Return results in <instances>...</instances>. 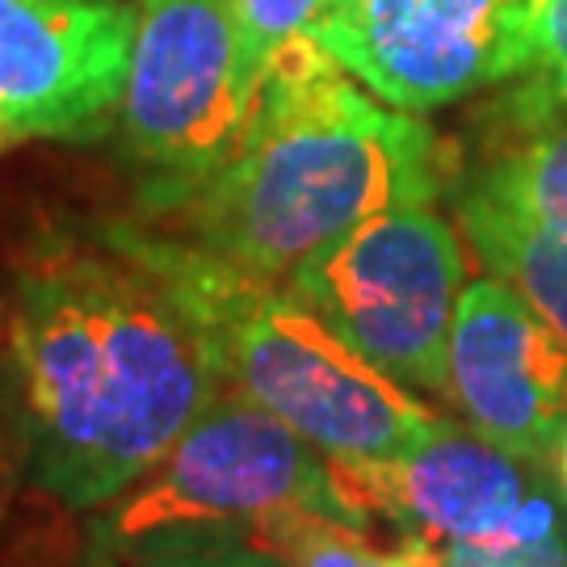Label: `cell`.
I'll use <instances>...</instances> for the list:
<instances>
[{"label":"cell","mask_w":567,"mask_h":567,"mask_svg":"<svg viewBox=\"0 0 567 567\" xmlns=\"http://www.w3.org/2000/svg\"><path fill=\"white\" fill-rule=\"evenodd\" d=\"M4 370L34 484L102 508L161 463L224 386L156 231H55L25 248Z\"/></svg>","instance_id":"6da1fadb"},{"label":"cell","mask_w":567,"mask_h":567,"mask_svg":"<svg viewBox=\"0 0 567 567\" xmlns=\"http://www.w3.org/2000/svg\"><path fill=\"white\" fill-rule=\"evenodd\" d=\"M446 185L433 126L379 102L303 34L265 63L240 152L164 219L177 224L173 236L286 282L365 219L433 203Z\"/></svg>","instance_id":"7a4b0ae2"},{"label":"cell","mask_w":567,"mask_h":567,"mask_svg":"<svg viewBox=\"0 0 567 567\" xmlns=\"http://www.w3.org/2000/svg\"><path fill=\"white\" fill-rule=\"evenodd\" d=\"M156 240L224 386L278 416L320 454L395 458L454 425L337 337L282 282L257 278L173 231H156Z\"/></svg>","instance_id":"3957f363"},{"label":"cell","mask_w":567,"mask_h":567,"mask_svg":"<svg viewBox=\"0 0 567 567\" xmlns=\"http://www.w3.org/2000/svg\"><path fill=\"white\" fill-rule=\"evenodd\" d=\"M282 513H320L365 529L328 454L240 391L219 386L161 463L102 505L93 543L105 555H135L177 534H210Z\"/></svg>","instance_id":"277c9868"},{"label":"cell","mask_w":567,"mask_h":567,"mask_svg":"<svg viewBox=\"0 0 567 567\" xmlns=\"http://www.w3.org/2000/svg\"><path fill=\"white\" fill-rule=\"evenodd\" d=\"M257 97L231 0H135L118 118L156 210L185 203L240 152Z\"/></svg>","instance_id":"5b68a950"},{"label":"cell","mask_w":567,"mask_h":567,"mask_svg":"<svg viewBox=\"0 0 567 567\" xmlns=\"http://www.w3.org/2000/svg\"><path fill=\"white\" fill-rule=\"evenodd\" d=\"M466 282L454 224L412 203L353 227L282 286L391 379L446 400L450 328Z\"/></svg>","instance_id":"8992f818"},{"label":"cell","mask_w":567,"mask_h":567,"mask_svg":"<svg viewBox=\"0 0 567 567\" xmlns=\"http://www.w3.org/2000/svg\"><path fill=\"white\" fill-rule=\"evenodd\" d=\"M517 454L450 425L395 458H332L344 501L370 517H386L408 538L433 547L517 550L567 534L555 484H543Z\"/></svg>","instance_id":"52a82bcc"},{"label":"cell","mask_w":567,"mask_h":567,"mask_svg":"<svg viewBox=\"0 0 567 567\" xmlns=\"http://www.w3.org/2000/svg\"><path fill=\"white\" fill-rule=\"evenodd\" d=\"M529 0H337L311 39L379 102L433 114L522 81Z\"/></svg>","instance_id":"ba28073f"},{"label":"cell","mask_w":567,"mask_h":567,"mask_svg":"<svg viewBox=\"0 0 567 567\" xmlns=\"http://www.w3.org/2000/svg\"><path fill=\"white\" fill-rule=\"evenodd\" d=\"M135 0H0L4 135L81 140L118 114Z\"/></svg>","instance_id":"9c48e42d"},{"label":"cell","mask_w":567,"mask_h":567,"mask_svg":"<svg viewBox=\"0 0 567 567\" xmlns=\"http://www.w3.org/2000/svg\"><path fill=\"white\" fill-rule=\"evenodd\" d=\"M446 400L480 437L529 466H550L567 429V344L492 274L463 286L446 349Z\"/></svg>","instance_id":"30bf717a"},{"label":"cell","mask_w":567,"mask_h":567,"mask_svg":"<svg viewBox=\"0 0 567 567\" xmlns=\"http://www.w3.org/2000/svg\"><path fill=\"white\" fill-rule=\"evenodd\" d=\"M458 227L487 274L513 286L567 344V240L534 227L471 185L458 194Z\"/></svg>","instance_id":"8fae6325"},{"label":"cell","mask_w":567,"mask_h":567,"mask_svg":"<svg viewBox=\"0 0 567 567\" xmlns=\"http://www.w3.org/2000/svg\"><path fill=\"white\" fill-rule=\"evenodd\" d=\"M517 126V140L471 177V189L567 240V105Z\"/></svg>","instance_id":"7c38bea8"},{"label":"cell","mask_w":567,"mask_h":567,"mask_svg":"<svg viewBox=\"0 0 567 567\" xmlns=\"http://www.w3.org/2000/svg\"><path fill=\"white\" fill-rule=\"evenodd\" d=\"M240 538L274 555L282 567H442V547L408 538L400 550H383L365 529L320 517V513H282L240 526Z\"/></svg>","instance_id":"4fadbf2b"},{"label":"cell","mask_w":567,"mask_h":567,"mask_svg":"<svg viewBox=\"0 0 567 567\" xmlns=\"http://www.w3.org/2000/svg\"><path fill=\"white\" fill-rule=\"evenodd\" d=\"M529 63L517 93V118H534L567 105V0H529Z\"/></svg>","instance_id":"5bb4252c"},{"label":"cell","mask_w":567,"mask_h":567,"mask_svg":"<svg viewBox=\"0 0 567 567\" xmlns=\"http://www.w3.org/2000/svg\"><path fill=\"white\" fill-rule=\"evenodd\" d=\"M332 4L337 0H231L236 21H240L244 60L252 68V76L265 81V63L274 60V51L290 39L311 34Z\"/></svg>","instance_id":"9a60e30c"},{"label":"cell","mask_w":567,"mask_h":567,"mask_svg":"<svg viewBox=\"0 0 567 567\" xmlns=\"http://www.w3.org/2000/svg\"><path fill=\"white\" fill-rule=\"evenodd\" d=\"M135 567H282L274 555L257 550L244 538H224L219 529L210 534H177L131 555Z\"/></svg>","instance_id":"2e32d148"},{"label":"cell","mask_w":567,"mask_h":567,"mask_svg":"<svg viewBox=\"0 0 567 567\" xmlns=\"http://www.w3.org/2000/svg\"><path fill=\"white\" fill-rule=\"evenodd\" d=\"M550 475H555V492H559V501L567 505V429L564 437H559V446H555V454H550Z\"/></svg>","instance_id":"e0dca14e"},{"label":"cell","mask_w":567,"mask_h":567,"mask_svg":"<svg viewBox=\"0 0 567 567\" xmlns=\"http://www.w3.org/2000/svg\"><path fill=\"white\" fill-rule=\"evenodd\" d=\"M0 131H4V126H0Z\"/></svg>","instance_id":"ac0fdd59"}]
</instances>
